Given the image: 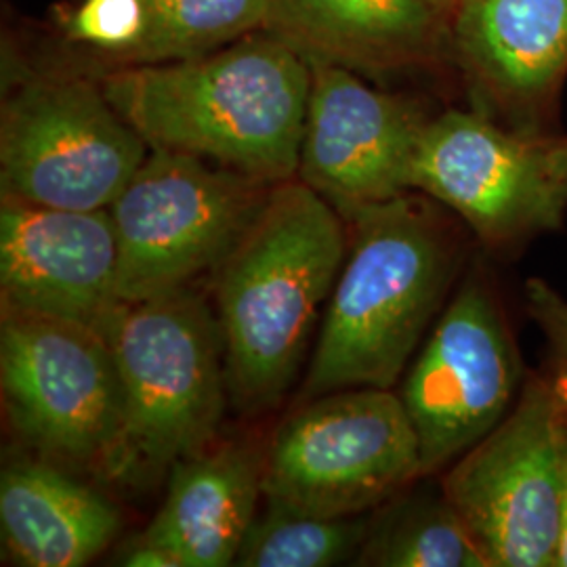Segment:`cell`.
Returning a JSON list of instances; mask_svg holds the SVG:
<instances>
[{
	"label": "cell",
	"instance_id": "14",
	"mask_svg": "<svg viewBox=\"0 0 567 567\" xmlns=\"http://www.w3.org/2000/svg\"><path fill=\"white\" fill-rule=\"evenodd\" d=\"M0 295L2 309L74 322L107 337L124 307L110 210L2 198Z\"/></svg>",
	"mask_w": 567,
	"mask_h": 567
},
{
	"label": "cell",
	"instance_id": "10",
	"mask_svg": "<svg viewBox=\"0 0 567 567\" xmlns=\"http://www.w3.org/2000/svg\"><path fill=\"white\" fill-rule=\"evenodd\" d=\"M147 154L150 145L100 81L42 74L2 102V198L65 210L110 208Z\"/></svg>",
	"mask_w": 567,
	"mask_h": 567
},
{
	"label": "cell",
	"instance_id": "11",
	"mask_svg": "<svg viewBox=\"0 0 567 567\" xmlns=\"http://www.w3.org/2000/svg\"><path fill=\"white\" fill-rule=\"evenodd\" d=\"M0 386L11 426L53 463L100 471L121 437V370L93 328L2 309Z\"/></svg>",
	"mask_w": 567,
	"mask_h": 567
},
{
	"label": "cell",
	"instance_id": "8",
	"mask_svg": "<svg viewBox=\"0 0 567 567\" xmlns=\"http://www.w3.org/2000/svg\"><path fill=\"white\" fill-rule=\"evenodd\" d=\"M295 408L264 452L265 503L351 517L423 480L419 440L398 391L343 389Z\"/></svg>",
	"mask_w": 567,
	"mask_h": 567
},
{
	"label": "cell",
	"instance_id": "1",
	"mask_svg": "<svg viewBox=\"0 0 567 567\" xmlns=\"http://www.w3.org/2000/svg\"><path fill=\"white\" fill-rule=\"evenodd\" d=\"M344 224L347 257L295 405L343 389H395L477 244L421 192L365 206Z\"/></svg>",
	"mask_w": 567,
	"mask_h": 567
},
{
	"label": "cell",
	"instance_id": "23",
	"mask_svg": "<svg viewBox=\"0 0 567 567\" xmlns=\"http://www.w3.org/2000/svg\"><path fill=\"white\" fill-rule=\"evenodd\" d=\"M114 566L126 567H182L177 557L166 550V548L156 545L150 540L145 534H135L131 536L114 555Z\"/></svg>",
	"mask_w": 567,
	"mask_h": 567
},
{
	"label": "cell",
	"instance_id": "4",
	"mask_svg": "<svg viewBox=\"0 0 567 567\" xmlns=\"http://www.w3.org/2000/svg\"><path fill=\"white\" fill-rule=\"evenodd\" d=\"M124 389L121 437L100 473L143 486L213 444L229 391L217 313L194 288L124 305L105 337Z\"/></svg>",
	"mask_w": 567,
	"mask_h": 567
},
{
	"label": "cell",
	"instance_id": "9",
	"mask_svg": "<svg viewBox=\"0 0 567 567\" xmlns=\"http://www.w3.org/2000/svg\"><path fill=\"white\" fill-rule=\"evenodd\" d=\"M566 405L553 377L529 370L507 416L442 473L440 486L487 567H557Z\"/></svg>",
	"mask_w": 567,
	"mask_h": 567
},
{
	"label": "cell",
	"instance_id": "17",
	"mask_svg": "<svg viewBox=\"0 0 567 567\" xmlns=\"http://www.w3.org/2000/svg\"><path fill=\"white\" fill-rule=\"evenodd\" d=\"M116 505L53 461H13L0 477L4 559L21 567H81L121 532Z\"/></svg>",
	"mask_w": 567,
	"mask_h": 567
},
{
	"label": "cell",
	"instance_id": "16",
	"mask_svg": "<svg viewBox=\"0 0 567 567\" xmlns=\"http://www.w3.org/2000/svg\"><path fill=\"white\" fill-rule=\"evenodd\" d=\"M264 454L244 442L208 446L168 471L163 505L143 534L182 567L234 566L264 496Z\"/></svg>",
	"mask_w": 567,
	"mask_h": 567
},
{
	"label": "cell",
	"instance_id": "15",
	"mask_svg": "<svg viewBox=\"0 0 567 567\" xmlns=\"http://www.w3.org/2000/svg\"><path fill=\"white\" fill-rule=\"evenodd\" d=\"M456 0H271L269 34L305 60L364 79L435 72L452 63Z\"/></svg>",
	"mask_w": 567,
	"mask_h": 567
},
{
	"label": "cell",
	"instance_id": "19",
	"mask_svg": "<svg viewBox=\"0 0 567 567\" xmlns=\"http://www.w3.org/2000/svg\"><path fill=\"white\" fill-rule=\"evenodd\" d=\"M145 25L114 65L194 60L250 34L267 32L271 0H143Z\"/></svg>",
	"mask_w": 567,
	"mask_h": 567
},
{
	"label": "cell",
	"instance_id": "24",
	"mask_svg": "<svg viewBox=\"0 0 567 567\" xmlns=\"http://www.w3.org/2000/svg\"><path fill=\"white\" fill-rule=\"evenodd\" d=\"M561 473H564V522H561V543L557 567H567V405L561 423Z\"/></svg>",
	"mask_w": 567,
	"mask_h": 567
},
{
	"label": "cell",
	"instance_id": "21",
	"mask_svg": "<svg viewBox=\"0 0 567 567\" xmlns=\"http://www.w3.org/2000/svg\"><path fill=\"white\" fill-rule=\"evenodd\" d=\"M143 25V0H84L68 21V34L112 58L137 42Z\"/></svg>",
	"mask_w": 567,
	"mask_h": 567
},
{
	"label": "cell",
	"instance_id": "22",
	"mask_svg": "<svg viewBox=\"0 0 567 567\" xmlns=\"http://www.w3.org/2000/svg\"><path fill=\"white\" fill-rule=\"evenodd\" d=\"M524 309L545 343L540 368L567 395V297L545 278H527Z\"/></svg>",
	"mask_w": 567,
	"mask_h": 567
},
{
	"label": "cell",
	"instance_id": "6",
	"mask_svg": "<svg viewBox=\"0 0 567 567\" xmlns=\"http://www.w3.org/2000/svg\"><path fill=\"white\" fill-rule=\"evenodd\" d=\"M274 185L192 154L150 147L107 208L118 240L122 303L161 299L215 274Z\"/></svg>",
	"mask_w": 567,
	"mask_h": 567
},
{
	"label": "cell",
	"instance_id": "18",
	"mask_svg": "<svg viewBox=\"0 0 567 567\" xmlns=\"http://www.w3.org/2000/svg\"><path fill=\"white\" fill-rule=\"evenodd\" d=\"M353 566L487 567L442 486L408 487L372 511L370 529Z\"/></svg>",
	"mask_w": 567,
	"mask_h": 567
},
{
	"label": "cell",
	"instance_id": "3",
	"mask_svg": "<svg viewBox=\"0 0 567 567\" xmlns=\"http://www.w3.org/2000/svg\"><path fill=\"white\" fill-rule=\"evenodd\" d=\"M347 246L343 217L320 194L299 177L274 185L255 224L215 269L231 408L257 416L290 393Z\"/></svg>",
	"mask_w": 567,
	"mask_h": 567
},
{
	"label": "cell",
	"instance_id": "13",
	"mask_svg": "<svg viewBox=\"0 0 567 567\" xmlns=\"http://www.w3.org/2000/svg\"><path fill=\"white\" fill-rule=\"evenodd\" d=\"M452 63L473 110L517 131H561L567 0H456Z\"/></svg>",
	"mask_w": 567,
	"mask_h": 567
},
{
	"label": "cell",
	"instance_id": "20",
	"mask_svg": "<svg viewBox=\"0 0 567 567\" xmlns=\"http://www.w3.org/2000/svg\"><path fill=\"white\" fill-rule=\"evenodd\" d=\"M370 519L372 513L322 517L265 503L264 513H257L244 536L234 566H353L368 536Z\"/></svg>",
	"mask_w": 567,
	"mask_h": 567
},
{
	"label": "cell",
	"instance_id": "5",
	"mask_svg": "<svg viewBox=\"0 0 567 567\" xmlns=\"http://www.w3.org/2000/svg\"><path fill=\"white\" fill-rule=\"evenodd\" d=\"M412 192L452 210L492 259H519L567 221V133H529L468 107L426 122Z\"/></svg>",
	"mask_w": 567,
	"mask_h": 567
},
{
	"label": "cell",
	"instance_id": "7",
	"mask_svg": "<svg viewBox=\"0 0 567 567\" xmlns=\"http://www.w3.org/2000/svg\"><path fill=\"white\" fill-rule=\"evenodd\" d=\"M527 372L494 269L471 259L400 391L423 480L442 475L507 416Z\"/></svg>",
	"mask_w": 567,
	"mask_h": 567
},
{
	"label": "cell",
	"instance_id": "12",
	"mask_svg": "<svg viewBox=\"0 0 567 567\" xmlns=\"http://www.w3.org/2000/svg\"><path fill=\"white\" fill-rule=\"evenodd\" d=\"M299 179L344 221L372 204L412 192V163L433 112L362 74L311 61Z\"/></svg>",
	"mask_w": 567,
	"mask_h": 567
},
{
	"label": "cell",
	"instance_id": "2",
	"mask_svg": "<svg viewBox=\"0 0 567 567\" xmlns=\"http://www.w3.org/2000/svg\"><path fill=\"white\" fill-rule=\"evenodd\" d=\"M100 82L150 147L269 183L299 175L311 68L269 32L194 60L116 65Z\"/></svg>",
	"mask_w": 567,
	"mask_h": 567
}]
</instances>
